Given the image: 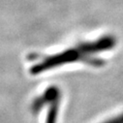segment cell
<instances>
[{
  "instance_id": "obj_3",
  "label": "cell",
  "mask_w": 123,
  "mask_h": 123,
  "mask_svg": "<svg viewBox=\"0 0 123 123\" xmlns=\"http://www.w3.org/2000/svg\"><path fill=\"white\" fill-rule=\"evenodd\" d=\"M59 105H60V99L55 100L51 104H49V109L48 111L46 123H56L57 115L59 111Z\"/></svg>"
},
{
  "instance_id": "obj_1",
  "label": "cell",
  "mask_w": 123,
  "mask_h": 123,
  "mask_svg": "<svg viewBox=\"0 0 123 123\" xmlns=\"http://www.w3.org/2000/svg\"><path fill=\"white\" fill-rule=\"evenodd\" d=\"M75 61H81L82 63H86L93 67H101L105 65V61L103 59L94 57V55L90 52L88 43H83L79 45L75 49H65L53 55L47 56L39 63L31 67L30 74L38 75L49 69L62 66L64 64L72 63Z\"/></svg>"
},
{
  "instance_id": "obj_2",
  "label": "cell",
  "mask_w": 123,
  "mask_h": 123,
  "mask_svg": "<svg viewBox=\"0 0 123 123\" xmlns=\"http://www.w3.org/2000/svg\"><path fill=\"white\" fill-rule=\"evenodd\" d=\"M58 99H61L60 89L55 85H51L46 89V91L41 96H39L32 102L31 111L34 114H36L43 109V107L49 105L53 101L58 100Z\"/></svg>"
},
{
  "instance_id": "obj_4",
  "label": "cell",
  "mask_w": 123,
  "mask_h": 123,
  "mask_svg": "<svg viewBox=\"0 0 123 123\" xmlns=\"http://www.w3.org/2000/svg\"><path fill=\"white\" fill-rule=\"evenodd\" d=\"M103 123H123V113H120L115 117H112Z\"/></svg>"
}]
</instances>
